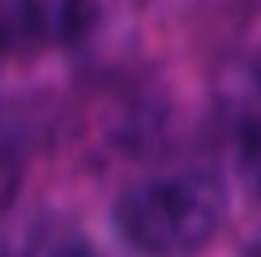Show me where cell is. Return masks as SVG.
Returning <instances> with one entry per match:
<instances>
[{
  "label": "cell",
  "instance_id": "7a4b0ae2",
  "mask_svg": "<svg viewBox=\"0 0 261 257\" xmlns=\"http://www.w3.org/2000/svg\"><path fill=\"white\" fill-rule=\"evenodd\" d=\"M43 35V5L39 0H0V64L30 52Z\"/></svg>",
  "mask_w": 261,
  "mask_h": 257
},
{
  "label": "cell",
  "instance_id": "6da1fadb",
  "mask_svg": "<svg viewBox=\"0 0 261 257\" xmlns=\"http://www.w3.org/2000/svg\"><path fill=\"white\" fill-rule=\"evenodd\" d=\"M231 219V189L219 171L184 167L137 180L112 201V232L137 253H197Z\"/></svg>",
  "mask_w": 261,
  "mask_h": 257
},
{
  "label": "cell",
  "instance_id": "3957f363",
  "mask_svg": "<svg viewBox=\"0 0 261 257\" xmlns=\"http://www.w3.org/2000/svg\"><path fill=\"white\" fill-rule=\"evenodd\" d=\"M244 163H248V171H253V180H257V185H261V137H257L253 146H248V155H244Z\"/></svg>",
  "mask_w": 261,
  "mask_h": 257
}]
</instances>
